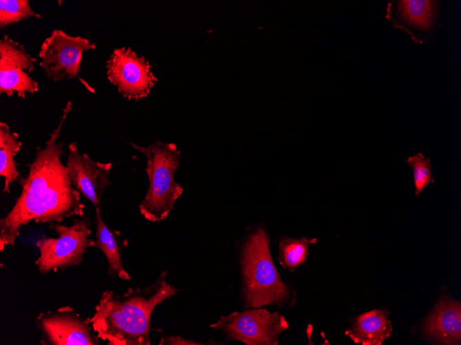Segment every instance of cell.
<instances>
[{"mask_svg":"<svg viewBox=\"0 0 461 345\" xmlns=\"http://www.w3.org/2000/svg\"><path fill=\"white\" fill-rule=\"evenodd\" d=\"M71 109L72 103L68 101L45 147H37L28 174L18 180L21 194L7 215L0 219L1 251L7 246L14 247L21 227L32 220L52 224L84 216L85 205L81 194L72 187L66 165L61 161L63 140L58 141Z\"/></svg>","mask_w":461,"mask_h":345,"instance_id":"1","label":"cell"},{"mask_svg":"<svg viewBox=\"0 0 461 345\" xmlns=\"http://www.w3.org/2000/svg\"><path fill=\"white\" fill-rule=\"evenodd\" d=\"M166 275L167 271H162L150 286L129 288L122 294L104 291L90 317L98 338L109 345H150L153 310L177 292L168 283Z\"/></svg>","mask_w":461,"mask_h":345,"instance_id":"2","label":"cell"},{"mask_svg":"<svg viewBox=\"0 0 461 345\" xmlns=\"http://www.w3.org/2000/svg\"><path fill=\"white\" fill-rule=\"evenodd\" d=\"M130 144L147 159L146 171L149 186L145 198L139 205L140 213L150 222L163 220L183 193V188L174 179L181 153L175 144L164 143L160 140L147 147Z\"/></svg>","mask_w":461,"mask_h":345,"instance_id":"3","label":"cell"},{"mask_svg":"<svg viewBox=\"0 0 461 345\" xmlns=\"http://www.w3.org/2000/svg\"><path fill=\"white\" fill-rule=\"evenodd\" d=\"M244 293L248 307L259 308L284 302L288 290L273 264L269 240L260 228L245 242L242 256Z\"/></svg>","mask_w":461,"mask_h":345,"instance_id":"4","label":"cell"},{"mask_svg":"<svg viewBox=\"0 0 461 345\" xmlns=\"http://www.w3.org/2000/svg\"><path fill=\"white\" fill-rule=\"evenodd\" d=\"M50 228L58 237H42L36 242L39 256L35 265L39 273L57 272L79 265L87 248L93 247L94 240L89 238L91 233L90 218L75 219L69 227L52 223Z\"/></svg>","mask_w":461,"mask_h":345,"instance_id":"5","label":"cell"},{"mask_svg":"<svg viewBox=\"0 0 461 345\" xmlns=\"http://www.w3.org/2000/svg\"><path fill=\"white\" fill-rule=\"evenodd\" d=\"M224 331L230 339L248 345H277L288 324L282 315L266 309L235 311L209 326Z\"/></svg>","mask_w":461,"mask_h":345,"instance_id":"6","label":"cell"},{"mask_svg":"<svg viewBox=\"0 0 461 345\" xmlns=\"http://www.w3.org/2000/svg\"><path fill=\"white\" fill-rule=\"evenodd\" d=\"M95 48L96 44L86 38L55 29L41 44L39 65L46 76L54 81L74 79L81 72L83 53Z\"/></svg>","mask_w":461,"mask_h":345,"instance_id":"7","label":"cell"},{"mask_svg":"<svg viewBox=\"0 0 461 345\" xmlns=\"http://www.w3.org/2000/svg\"><path fill=\"white\" fill-rule=\"evenodd\" d=\"M35 323L40 333L41 344H99V339L91 327L90 317L81 316L71 306L41 312Z\"/></svg>","mask_w":461,"mask_h":345,"instance_id":"8","label":"cell"},{"mask_svg":"<svg viewBox=\"0 0 461 345\" xmlns=\"http://www.w3.org/2000/svg\"><path fill=\"white\" fill-rule=\"evenodd\" d=\"M108 80L128 100H139L148 95L157 78L150 64L130 48L115 49L106 63Z\"/></svg>","mask_w":461,"mask_h":345,"instance_id":"9","label":"cell"},{"mask_svg":"<svg viewBox=\"0 0 461 345\" xmlns=\"http://www.w3.org/2000/svg\"><path fill=\"white\" fill-rule=\"evenodd\" d=\"M36 61L23 45L5 34L0 40V92L8 96L16 93L21 98L37 92L39 83L29 76Z\"/></svg>","mask_w":461,"mask_h":345,"instance_id":"10","label":"cell"},{"mask_svg":"<svg viewBox=\"0 0 461 345\" xmlns=\"http://www.w3.org/2000/svg\"><path fill=\"white\" fill-rule=\"evenodd\" d=\"M68 148L66 165L72 187L95 209H100L105 188L112 183L110 180L112 163L92 160L89 156L78 150L75 142L70 143Z\"/></svg>","mask_w":461,"mask_h":345,"instance_id":"11","label":"cell"},{"mask_svg":"<svg viewBox=\"0 0 461 345\" xmlns=\"http://www.w3.org/2000/svg\"><path fill=\"white\" fill-rule=\"evenodd\" d=\"M424 333L440 344H458L461 339V306L447 297L436 304L424 326Z\"/></svg>","mask_w":461,"mask_h":345,"instance_id":"12","label":"cell"},{"mask_svg":"<svg viewBox=\"0 0 461 345\" xmlns=\"http://www.w3.org/2000/svg\"><path fill=\"white\" fill-rule=\"evenodd\" d=\"M95 223L93 247L99 249L105 255L108 264V274L117 275L124 280H130V277L124 269L121 260V251L127 246L128 240L121 238L119 231L105 224L99 208L95 209Z\"/></svg>","mask_w":461,"mask_h":345,"instance_id":"13","label":"cell"},{"mask_svg":"<svg viewBox=\"0 0 461 345\" xmlns=\"http://www.w3.org/2000/svg\"><path fill=\"white\" fill-rule=\"evenodd\" d=\"M387 309H374L358 316L351 329L346 331L354 342L363 345H381L390 337L392 324Z\"/></svg>","mask_w":461,"mask_h":345,"instance_id":"14","label":"cell"},{"mask_svg":"<svg viewBox=\"0 0 461 345\" xmlns=\"http://www.w3.org/2000/svg\"><path fill=\"white\" fill-rule=\"evenodd\" d=\"M22 143L17 133L3 122L0 123V175L4 178L3 192L9 193L10 185L19 180V172L14 159Z\"/></svg>","mask_w":461,"mask_h":345,"instance_id":"15","label":"cell"},{"mask_svg":"<svg viewBox=\"0 0 461 345\" xmlns=\"http://www.w3.org/2000/svg\"><path fill=\"white\" fill-rule=\"evenodd\" d=\"M438 1L406 0L399 1V12L408 23L422 29H428L435 17Z\"/></svg>","mask_w":461,"mask_h":345,"instance_id":"16","label":"cell"},{"mask_svg":"<svg viewBox=\"0 0 461 345\" xmlns=\"http://www.w3.org/2000/svg\"><path fill=\"white\" fill-rule=\"evenodd\" d=\"M316 242V238H282L279 244L280 263L286 268H296L306 260L310 244Z\"/></svg>","mask_w":461,"mask_h":345,"instance_id":"17","label":"cell"},{"mask_svg":"<svg viewBox=\"0 0 461 345\" xmlns=\"http://www.w3.org/2000/svg\"><path fill=\"white\" fill-rule=\"evenodd\" d=\"M28 17L41 18L30 8L28 0L0 1V28L17 23Z\"/></svg>","mask_w":461,"mask_h":345,"instance_id":"18","label":"cell"},{"mask_svg":"<svg viewBox=\"0 0 461 345\" xmlns=\"http://www.w3.org/2000/svg\"><path fill=\"white\" fill-rule=\"evenodd\" d=\"M407 163L413 173L415 194L418 196L427 185L435 182L431 175L430 159L422 153H417L408 157Z\"/></svg>","mask_w":461,"mask_h":345,"instance_id":"19","label":"cell"},{"mask_svg":"<svg viewBox=\"0 0 461 345\" xmlns=\"http://www.w3.org/2000/svg\"><path fill=\"white\" fill-rule=\"evenodd\" d=\"M159 344L199 345L202 344L197 342L191 339L183 338L180 336H166L160 340Z\"/></svg>","mask_w":461,"mask_h":345,"instance_id":"20","label":"cell"}]
</instances>
